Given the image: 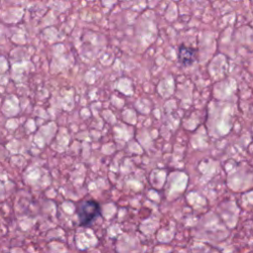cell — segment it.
<instances>
[{
	"instance_id": "cell-1",
	"label": "cell",
	"mask_w": 253,
	"mask_h": 253,
	"mask_svg": "<svg viewBox=\"0 0 253 253\" xmlns=\"http://www.w3.org/2000/svg\"><path fill=\"white\" fill-rule=\"evenodd\" d=\"M80 226H89L100 214V204L94 200L83 201L79 204L77 209Z\"/></svg>"
},
{
	"instance_id": "cell-2",
	"label": "cell",
	"mask_w": 253,
	"mask_h": 253,
	"mask_svg": "<svg viewBox=\"0 0 253 253\" xmlns=\"http://www.w3.org/2000/svg\"><path fill=\"white\" fill-rule=\"evenodd\" d=\"M178 60L182 66H191L196 61V49L186 44H180L178 48Z\"/></svg>"
}]
</instances>
